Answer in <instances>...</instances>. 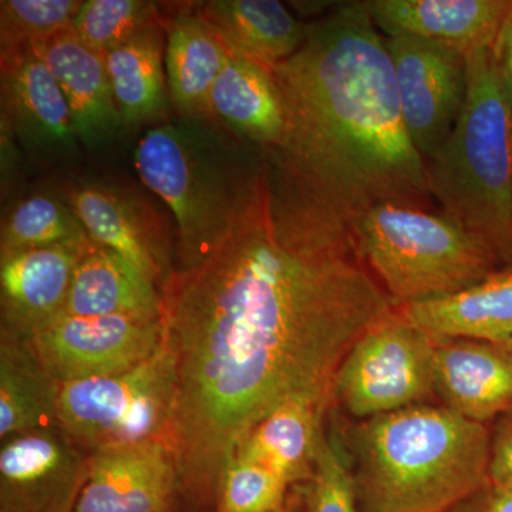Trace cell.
Instances as JSON below:
<instances>
[{"label": "cell", "instance_id": "obj_18", "mask_svg": "<svg viewBox=\"0 0 512 512\" xmlns=\"http://www.w3.org/2000/svg\"><path fill=\"white\" fill-rule=\"evenodd\" d=\"M63 201L94 244L116 252L154 284H163L160 235L133 198L106 185L83 183L67 188Z\"/></svg>", "mask_w": 512, "mask_h": 512}, {"label": "cell", "instance_id": "obj_33", "mask_svg": "<svg viewBox=\"0 0 512 512\" xmlns=\"http://www.w3.org/2000/svg\"><path fill=\"white\" fill-rule=\"evenodd\" d=\"M450 512H512V490L487 483Z\"/></svg>", "mask_w": 512, "mask_h": 512}, {"label": "cell", "instance_id": "obj_11", "mask_svg": "<svg viewBox=\"0 0 512 512\" xmlns=\"http://www.w3.org/2000/svg\"><path fill=\"white\" fill-rule=\"evenodd\" d=\"M87 458L57 427L2 440L0 512H76Z\"/></svg>", "mask_w": 512, "mask_h": 512}, {"label": "cell", "instance_id": "obj_35", "mask_svg": "<svg viewBox=\"0 0 512 512\" xmlns=\"http://www.w3.org/2000/svg\"><path fill=\"white\" fill-rule=\"evenodd\" d=\"M493 345L497 346V348H500L504 353H507L508 356L512 357V338L504 340V342L493 343Z\"/></svg>", "mask_w": 512, "mask_h": 512}, {"label": "cell", "instance_id": "obj_27", "mask_svg": "<svg viewBox=\"0 0 512 512\" xmlns=\"http://www.w3.org/2000/svg\"><path fill=\"white\" fill-rule=\"evenodd\" d=\"M89 234L63 200L32 195L15 204L0 229V254L89 242Z\"/></svg>", "mask_w": 512, "mask_h": 512}, {"label": "cell", "instance_id": "obj_10", "mask_svg": "<svg viewBox=\"0 0 512 512\" xmlns=\"http://www.w3.org/2000/svg\"><path fill=\"white\" fill-rule=\"evenodd\" d=\"M400 111L407 133L431 160L450 137L467 96V56L451 47L387 37Z\"/></svg>", "mask_w": 512, "mask_h": 512}, {"label": "cell", "instance_id": "obj_19", "mask_svg": "<svg viewBox=\"0 0 512 512\" xmlns=\"http://www.w3.org/2000/svg\"><path fill=\"white\" fill-rule=\"evenodd\" d=\"M397 311L436 339L504 342L512 338V264L464 291L399 306Z\"/></svg>", "mask_w": 512, "mask_h": 512}, {"label": "cell", "instance_id": "obj_9", "mask_svg": "<svg viewBox=\"0 0 512 512\" xmlns=\"http://www.w3.org/2000/svg\"><path fill=\"white\" fill-rule=\"evenodd\" d=\"M57 383L117 375L146 362L163 346L161 320L62 315L28 339Z\"/></svg>", "mask_w": 512, "mask_h": 512}, {"label": "cell", "instance_id": "obj_21", "mask_svg": "<svg viewBox=\"0 0 512 512\" xmlns=\"http://www.w3.org/2000/svg\"><path fill=\"white\" fill-rule=\"evenodd\" d=\"M64 315L161 320L163 295L126 259L93 244L74 271Z\"/></svg>", "mask_w": 512, "mask_h": 512}, {"label": "cell", "instance_id": "obj_31", "mask_svg": "<svg viewBox=\"0 0 512 512\" xmlns=\"http://www.w3.org/2000/svg\"><path fill=\"white\" fill-rule=\"evenodd\" d=\"M306 512H357L355 474L350 473L336 448L320 437Z\"/></svg>", "mask_w": 512, "mask_h": 512}, {"label": "cell", "instance_id": "obj_34", "mask_svg": "<svg viewBox=\"0 0 512 512\" xmlns=\"http://www.w3.org/2000/svg\"><path fill=\"white\" fill-rule=\"evenodd\" d=\"M493 49L501 79L512 101V9L498 32Z\"/></svg>", "mask_w": 512, "mask_h": 512}, {"label": "cell", "instance_id": "obj_8", "mask_svg": "<svg viewBox=\"0 0 512 512\" xmlns=\"http://www.w3.org/2000/svg\"><path fill=\"white\" fill-rule=\"evenodd\" d=\"M436 348V338L396 309L349 350L333 402L366 420L426 402L436 394Z\"/></svg>", "mask_w": 512, "mask_h": 512}, {"label": "cell", "instance_id": "obj_22", "mask_svg": "<svg viewBox=\"0 0 512 512\" xmlns=\"http://www.w3.org/2000/svg\"><path fill=\"white\" fill-rule=\"evenodd\" d=\"M168 94L184 119L212 120L210 96L231 50L197 15L180 12L165 28Z\"/></svg>", "mask_w": 512, "mask_h": 512}, {"label": "cell", "instance_id": "obj_13", "mask_svg": "<svg viewBox=\"0 0 512 512\" xmlns=\"http://www.w3.org/2000/svg\"><path fill=\"white\" fill-rule=\"evenodd\" d=\"M93 244L0 254V330L30 339L64 315L74 271Z\"/></svg>", "mask_w": 512, "mask_h": 512}, {"label": "cell", "instance_id": "obj_29", "mask_svg": "<svg viewBox=\"0 0 512 512\" xmlns=\"http://www.w3.org/2000/svg\"><path fill=\"white\" fill-rule=\"evenodd\" d=\"M80 0H2L0 55L43 42L72 29Z\"/></svg>", "mask_w": 512, "mask_h": 512}, {"label": "cell", "instance_id": "obj_4", "mask_svg": "<svg viewBox=\"0 0 512 512\" xmlns=\"http://www.w3.org/2000/svg\"><path fill=\"white\" fill-rule=\"evenodd\" d=\"M134 164L143 183L173 212L175 271L210 258L251 207L268 158L249 154L215 121L157 124L138 141Z\"/></svg>", "mask_w": 512, "mask_h": 512}, {"label": "cell", "instance_id": "obj_1", "mask_svg": "<svg viewBox=\"0 0 512 512\" xmlns=\"http://www.w3.org/2000/svg\"><path fill=\"white\" fill-rule=\"evenodd\" d=\"M164 342L177 402L178 491L215 512L239 441L288 402L323 414L353 345L397 306L363 261L352 229L302 198L271 161L221 247L168 272Z\"/></svg>", "mask_w": 512, "mask_h": 512}, {"label": "cell", "instance_id": "obj_23", "mask_svg": "<svg viewBox=\"0 0 512 512\" xmlns=\"http://www.w3.org/2000/svg\"><path fill=\"white\" fill-rule=\"evenodd\" d=\"M197 15L232 53L269 72L305 40V26L278 0H210L197 6Z\"/></svg>", "mask_w": 512, "mask_h": 512}, {"label": "cell", "instance_id": "obj_28", "mask_svg": "<svg viewBox=\"0 0 512 512\" xmlns=\"http://www.w3.org/2000/svg\"><path fill=\"white\" fill-rule=\"evenodd\" d=\"M161 25L156 3L146 0H86L74 18V35L106 55L144 30Z\"/></svg>", "mask_w": 512, "mask_h": 512}, {"label": "cell", "instance_id": "obj_15", "mask_svg": "<svg viewBox=\"0 0 512 512\" xmlns=\"http://www.w3.org/2000/svg\"><path fill=\"white\" fill-rule=\"evenodd\" d=\"M367 12L387 37L410 36L471 55L494 46L510 0H370Z\"/></svg>", "mask_w": 512, "mask_h": 512}, {"label": "cell", "instance_id": "obj_6", "mask_svg": "<svg viewBox=\"0 0 512 512\" xmlns=\"http://www.w3.org/2000/svg\"><path fill=\"white\" fill-rule=\"evenodd\" d=\"M350 229L357 251L397 308L464 291L500 265L480 239L420 205H376Z\"/></svg>", "mask_w": 512, "mask_h": 512}, {"label": "cell", "instance_id": "obj_5", "mask_svg": "<svg viewBox=\"0 0 512 512\" xmlns=\"http://www.w3.org/2000/svg\"><path fill=\"white\" fill-rule=\"evenodd\" d=\"M427 183L446 217L512 264V101L493 46L467 56L466 103Z\"/></svg>", "mask_w": 512, "mask_h": 512}, {"label": "cell", "instance_id": "obj_16", "mask_svg": "<svg viewBox=\"0 0 512 512\" xmlns=\"http://www.w3.org/2000/svg\"><path fill=\"white\" fill-rule=\"evenodd\" d=\"M30 47L45 60L59 83L79 141L97 150L119 136L126 127L103 53L84 45L72 29Z\"/></svg>", "mask_w": 512, "mask_h": 512}, {"label": "cell", "instance_id": "obj_17", "mask_svg": "<svg viewBox=\"0 0 512 512\" xmlns=\"http://www.w3.org/2000/svg\"><path fill=\"white\" fill-rule=\"evenodd\" d=\"M436 393L448 409L487 426L512 412V357L493 343L437 339Z\"/></svg>", "mask_w": 512, "mask_h": 512}, {"label": "cell", "instance_id": "obj_2", "mask_svg": "<svg viewBox=\"0 0 512 512\" xmlns=\"http://www.w3.org/2000/svg\"><path fill=\"white\" fill-rule=\"evenodd\" d=\"M285 113L268 160L302 198L352 227L386 202L423 207L427 161L407 133L392 59L365 2L305 26L272 69Z\"/></svg>", "mask_w": 512, "mask_h": 512}, {"label": "cell", "instance_id": "obj_12", "mask_svg": "<svg viewBox=\"0 0 512 512\" xmlns=\"http://www.w3.org/2000/svg\"><path fill=\"white\" fill-rule=\"evenodd\" d=\"M178 466L167 441L150 440L94 451L76 512H171Z\"/></svg>", "mask_w": 512, "mask_h": 512}, {"label": "cell", "instance_id": "obj_7", "mask_svg": "<svg viewBox=\"0 0 512 512\" xmlns=\"http://www.w3.org/2000/svg\"><path fill=\"white\" fill-rule=\"evenodd\" d=\"M175 402L173 356L163 342L127 372L60 384L56 427L87 454L141 441L171 444Z\"/></svg>", "mask_w": 512, "mask_h": 512}, {"label": "cell", "instance_id": "obj_24", "mask_svg": "<svg viewBox=\"0 0 512 512\" xmlns=\"http://www.w3.org/2000/svg\"><path fill=\"white\" fill-rule=\"evenodd\" d=\"M323 416L308 403L282 404L242 437L232 460L259 464L289 485L311 481Z\"/></svg>", "mask_w": 512, "mask_h": 512}, {"label": "cell", "instance_id": "obj_25", "mask_svg": "<svg viewBox=\"0 0 512 512\" xmlns=\"http://www.w3.org/2000/svg\"><path fill=\"white\" fill-rule=\"evenodd\" d=\"M59 389L29 340L0 330V439L56 427Z\"/></svg>", "mask_w": 512, "mask_h": 512}, {"label": "cell", "instance_id": "obj_3", "mask_svg": "<svg viewBox=\"0 0 512 512\" xmlns=\"http://www.w3.org/2000/svg\"><path fill=\"white\" fill-rule=\"evenodd\" d=\"M491 431L447 406L416 404L357 430L363 512H450L488 483Z\"/></svg>", "mask_w": 512, "mask_h": 512}, {"label": "cell", "instance_id": "obj_30", "mask_svg": "<svg viewBox=\"0 0 512 512\" xmlns=\"http://www.w3.org/2000/svg\"><path fill=\"white\" fill-rule=\"evenodd\" d=\"M289 487L268 468L232 460L222 474L215 512H289Z\"/></svg>", "mask_w": 512, "mask_h": 512}, {"label": "cell", "instance_id": "obj_32", "mask_svg": "<svg viewBox=\"0 0 512 512\" xmlns=\"http://www.w3.org/2000/svg\"><path fill=\"white\" fill-rule=\"evenodd\" d=\"M488 484L512 490V412L500 417L491 431Z\"/></svg>", "mask_w": 512, "mask_h": 512}, {"label": "cell", "instance_id": "obj_14", "mask_svg": "<svg viewBox=\"0 0 512 512\" xmlns=\"http://www.w3.org/2000/svg\"><path fill=\"white\" fill-rule=\"evenodd\" d=\"M0 56L2 119L16 140L39 154L76 150L69 104L45 60L30 46Z\"/></svg>", "mask_w": 512, "mask_h": 512}, {"label": "cell", "instance_id": "obj_20", "mask_svg": "<svg viewBox=\"0 0 512 512\" xmlns=\"http://www.w3.org/2000/svg\"><path fill=\"white\" fill-rule=\"evenodd\" d=\"M212 120L239 140L272 153L285 131L284 104L272 73L248 57L231 53L211 90Z\"/></svg>", "mask_w": 512, "mask_h": 512}, {"label": "cell", "instance_id": "obj_26", "mask_svg": "<svg viewBox=\"0 0 512 512\" xmlns=\"http://www.w3.org/2000/svg\"><path fill=\"white\" fill-rule=\"evenodd\" d=\"M164 26H154L104 55L124 127L167 117Z\"/></svg>", "mask_w": 512, "mask_h": 512}]
</instances>
